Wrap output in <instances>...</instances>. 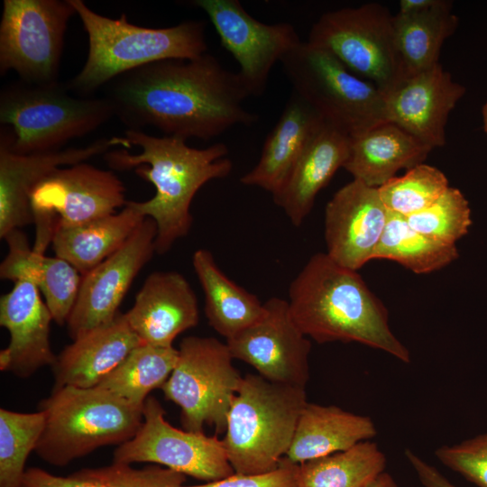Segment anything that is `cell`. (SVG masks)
Instances as JSON below:
<instances>
[{
	"label": "cell",
	"mask_w": 487,
	"mask_h": 487,
	"mask_svg": "<svg viewBox=\"0 0 487 487\" xmlns=\"http://www.w3.org/2000/svg\"><path fill=\"white\" fill-rule=\"evenodd\" d=\"M249 96L238 73L206 52L126 72L108 83L105 97L129 129L150 125L165 136L207 141L258 120L244 106Z\"/></svg>",
	"instance_id": "1"
},
{
	"label": "cell",
	"mask_w": 487,
	"mask_h": 487,
	"mask_svg": "<svg viewBox=\"0 0 487 487\" xmlns=\"http://www.w3.org/2000/svg\"><path fill=\"white\" fill-rule=\"evenodd\" d=\"M116 146H138L140 153L126 150L106 152L104 159L116 170L134 168L135 173L155 188L154 196L143 202L127 200L157 226L155 252L163 254L174 243L186 236L192 225V200L207 182L227 177L232 161L228 148L222 142L204 149L187 145L175 137L152 136L141 130L128 129L122 137L115 136Z\"/></svg>",
	"instance_id": "2"
},
{
	"label": "cell",
	"mask_w": 487,
	"mask_h": 487,
	"mask_svg": "<svg viewBox=\"0 0 487 487\" xmlns=\"http://www.w3.org/2000/svg\"><path fill=\"white\" fill-rule=\"evenodd\" d=\"M289 308L299 330L319 344L356 342L410 363L388 311L357 271L326 253L312 255L289 285Z\"/></svg>",
	"instance_id": "3"
},
{
	"label": "cell",
	"mask_w": 487,
	"mask_h": 487,
	"mask_svg": "<svg viewBox=\"0 0 487 487\" xmlns=\"http://www.w3.org/2000/svg\"><path fill=\"white\" fill-rule=\"evenodd\" d=\"M88 38L87 60L67 83L70 92L89 95L115 78L165 60L195 59L206 53L205 24L188 20L166 28H148L103 16L82 0H69Z\"/></svg>",
	"instance_id": "4"
},
{
	"label": "cell",
	"mask_w": 487,
	"mask_h": 487,
	"mask_svg": "<svg viewBox=\"0 0 487 487\" xmlns=\"http://www.w3.org/2000/svg\"><path fill=\"white\" fill-rule=\"evenodd\" d=\"M143 408L100 386L52 391L39 404L45 426L35 452L46 463L64 466L99 447L120 446L140 429Z\"/></svg>",
	"instance_id": "5"
},
{
	"label": "cell",
	"mask_w": 487,
	"mask_h": 487,
	"mask_svg": "<svg viewBox=\"0 0 487 487\" xmlns=\"http://www.w3.org/2000/svg\"><path fill=\"white\" fill-rule=\"evenodd\" d=\"M307 403L305 388L272 382L259 374L244 376L223 439L234 473L275 470L290 446Z\"/></svg>",
	"instance_id": "6"
},
{
	"label": "cell",
	"mask_w": 487,
	"mask_h": 487,
	"mask_svg": "<svg viewBox=\"0 0 487 487\" xmlns=\"http://www.w3.org/2000/svg\"><path fill=\"white\" fill-rule=\"evenodd\" d=\"M69 92L67 84L58 81L5 87L0 94V122L13 133L1 131L0 140L17 154L60 150L115 115L107 98L76 97Z\"/></svg>",
	"instance_id": "7"
},
{
	"label": "cell",
	"mask_w": 487,
	"mask_h": 487,
	"mask_svg": "<svg viewBox=\"0 0 487 487\" xmlns=\"http://www.w3.org/2000/svg\"><path fill=\"white\" fill-rule=\"evenodd\" d=\"M280 62L293 91L350 138L389 123L384 94L325 49L301 41Z\"/></svg>",
	"instance_id": "8"
},
{
	"label": "cell",
	"mask_w": 487,
	"mask_h": 487,
	"mask_svg": "<svg viewBox=\"0 0 487 487\" xmlns=\"http://www.w3.org/2000/svg\"><path fill=\"white\" fill-rule=\"evenodd\" d=\"M177 363L161 388L179 406L183 429L216 434L226 430L227 417L243 377L225 344L214 337L188 336L179 345Z\"/></svg>",
	"instance_id": "9"
},
{
	"label": "cell",
	"mask_w": 487,
	"mask_h": 487,
	"mask_svg": "<svg viewBox=\"0 0 487 487\" xmlns=\"http://www.w3.org/2000/svg\"><path fill=\"white\" fill-rule=\"evenodd\" d=\"M307 41L332 53L385 96L403 82L394 15L380 4L325 13L313 24Z\"/></svg>",
	"instance_id": "10"
},
{
	"label": "cell",
	"mask_w": 487,
	"mask_h": 487,
	"mask_svg": "<svg viewBox=\"0 0 487 487\" xmlns=\"http://www.w3.org/2000/svg\"><path fill=\"white\" fill-rule=\"evenodd\" d=\"M69 0H5L0 23V74L15 71L23 82H57Z\"/></svg>",
	"instance_id": "11"
},
{
	"label": "cell",
	"mask_w": 487,
	"mask_h": 487,
	"mask_svg": "<svg viewBox=\"0 0 487 487\" xmlns=\"http://www.w3.org/2000/svg\"><path fill=\"white\" fill-rule=\"evenodd\" d=\"M124 186L111 170L81 162L61 167L32 188L30 207L36 227L32 249L44 253L58 226L84 224L124 207Z\"/></svg>",
	"instance_id": "12"
},
{
	"label": "cell",
	"mask_w": 487,
	"mask_h": 487,
	"mask_svg": "<svg viewBox=\"0 0 487 487\" xmlns=\"http://www.w3.org/2000/svg\"><path fill=\"white\" fill-rule=\"evenodd\" d=\"M114 463H154L198 480L212 482L234 474L223 439L179 429L165 419L157 399L144 402L143 422L130 440L114 451Z\"/></svg>",
	"instance_id": "13"
},
{
	"label": "cell",
	"mask_w": 487,
	"mask_h": 487,
	"mask_svg": "<svg viewBox=\"0 0 487 487\" xmlns=\"http://www.w3.org/2000/svg\"><path fill=\"white\" fill-rule=\"evenodd\" d=\"M193 5L207 14L222 46L238 62L237 73L250 96L263 94L273 66L302 41L291 23H262L238 0H196Z\"/></svg>",
	"instance_id": "14"
},
{
	"label": "cell",
	"mask_w": 487,
	"mask_h": 487,
	"mask_svg": "<svg viewBox=\"0 0 487 487\" xmlns=\"http://www.w3.org/2000/svg\"><path fill=\"white\" fill-rule=\"evenodd\" d=\"M156 236L154 220L145 217L116 252L82 275L76 302L67 320L72 340L116 317L133 281L156 253Z\"/></svg>",
	"instance_id": "15"
},
{
	"label": "cell",
	"mask_w": 487,
	"mask_h": 487,
	"mask_svg": "<svg viewBox=\"0 0 487 487\" xmlns=\"http://www.w3.org/2000/svg\"><path fill=\"white\" fill-rule=\"evenodd\" d=\"M264 306L260 320L226 340L230 353L272 382L305 388L310 341L293 321L288 300L274 297Z\"/></svg>",
	"instance_id": "16"
},
{
	"label": "cell",
	"mask_w": 487,
	"mask_h": 487,
	"mask_svg": "<svg viewBox=\"0 0 487 487\" xmlns=\"http://www.w3.org/2000/svg\"><path fill=\"white\" fill-rule=\"evenodd\" d=\"M388 217L378 188L353 179L326 204V253L340 265L358 271L372 259Z\"/></svg>",
	"instance_id": "17"
},
{
	"label": "cell",
	"mask_w": 487,
	"mask_h": 487,
	"mask_svg": "<svg viewBox=\"0 0 487 487\" xmlns=\"http://www.w3.org/2000/svg\"><path fill=\"white\" fill-rule=\"evenodd\" d=\"M114 137L101 138L78 148L17 154L0 140V238L33 223L30 207L32 188L55 170L86 162L110 147Z\"/></svg>",
	"instance_id": "18"
},
{
	"label": "cell",
	"mask_w": 487,
	"mask_h": 487,
	"mask_svg": "<svg viewBox=\"0 0 487 487\" xmlns=\"http://www.w3.org/2000/svg\"><path fill=\"white\" fill-rule=\"evenodd\" d=\"M40 293L32 283L18 280L0 299V325L10 335L8 345L0 352V370L20 378L52 366L57 358L50 342L53 317Z\"/></svg>",
	"instance_id": "19"
},
{
	"label": "cell",
	"mask_w": 487,
	"mask_h": 487,
	"mask_svg": "<svg viewBox=\"0 0 487 487\" xmlns=\"http://www.w3.org/2000/svg\"><path fill=\"white\" fill-rule=\"evenodd\" d=\"M464 92L438 63L404 80L385 96L388 121L432 149L441 147L448 115Z\"/></svg>",
	"instance_id": "20"
},
{
	"label": "cell",
	"mask_w": 487,
	"mask_h": 487,
	"mask_svg": "<svg viewBox=\"0 0 487 487\" xmlns=\"http://www.w3.org/2000/svg\"><path fill=\"white\" fill-rule=\"evenodd\" d=\"M124 316L142 344L163 347L173 346L174 339L199 319L195 291L173 271L151 273Z\"/></svg>",
	"instance_id": "21"
},
{
	"label": "cell",
	"mask_w": 487,
	"mask_h": 487,
	"mask_svg": "<svg viewBox=\"0 0 487 487\" xmlns=\"http://www.w3.org/2000/svg\"><path fill=\"white\" fill-rule=\"evenodd\" d=\"M142 344L124 314L118 313L111 322L77 336L57 355L51 366L52 391L67 386L91 388L99 385Z\"/></svg>",
	"instance_id": "22"
},
{
	"label": "cell",
	"mask_w": 487,
	"mask_h": 487,
	"mask_svg": "<svg viewBox=\"0 0 487 487\" xmlns=\"http://www.w3.org/2000/svg\"><path fill=\"white\" fill-rule=\"evenodd\" d=\"M324 122L292 91L278 122L265 139L258 162L240 179L242 184L259 187L275 196Z\"/></svg>",
	"instance_id": "23"
},
{
	"label": "cell",
	"mask_w": 487,
	"mask_h": 487,
	"mask_svg": "<svg viewBox=\"0 0 487 487\" xmlns=\"http://www.w3.org/2000/svg\"><path fill=\"white\" fill-rule=\"evenodd\" d=\"M351 138L324 122L311 139L282 188L273 196L291 224L299 226L310 213L319 191L349 156Z\"/></svg>",
	"instance_id": "24"
},
{
	"label": "cell",
	"mask_w": 487,
	"mask_h": 487,
	"mask_svg": "<svg viewBox=\"0 0 487 487\" xmlns=\"http://www.w3.org/2000/svg\"><path fill=\"white\" fill-rule=\"evenodd\" d=\"M4 239L8 253L0 264V278L35 285L43 295L54 322L59 326L67 324L82 275L65 260L48 257L30 248L27 236L20 229L10 232Z\"/></svg>",
	"instance_id": "25"
},
{
	"label": "cell",
	"mask_w": 487,
	"mask_h": 487,
	"mask_svg": "<svg viewBox=\"0 0 487 487\" xmlns=\"http://www.w3.org/2000/svg\"><path fill=\"white\" fill-rule=\"evenodd\" d=\"M377 428L370 417L335 405L307 403L299 418L290 446L284 456L294 464L347 450L371 440Z\"/></svg>",
	"instance_id": "26"
},
{
	"label": "cell",
	"mask_w": 487,
	"mask_h": 487,
	"mask_svg": "<svg viewBox=\"0 0 487 487\" xmlns=\"http://www.w3.org/2000/svg\"><path fill=\"white\" fill-rule=\"evenodd\" d=\"M433 149L392 123H384L351 138L344 165L354 179L379 188L400 169L423 163Z\"/></svg>",
	"instance_id": "27"
},
{
	"label": "cell",
	"mask_w": 487,
	"mask_h": 487,
	"mask_svg": "<svg viewBox=\"0 0 487 487\" xmlns=\"http://www.w3.org/2000/svg\"><path fill=\"white\" fill-rule=\"evenodd\" d=\"M144 219L126 202L118 213L58 226L51 240L53 252L84 275L116 252Z\"/></svg>",
	"instance_id": "28"
},
{
	"label": "cell",
	"mask_w": 487,
	"mask_h": 487,
	"mask_svg": "<svg viewBox=\"0 0 487 487\" xmlns=\"http://www.w3.org/2000/svg\"><path fill=\"white\" fill-rule=\"evenodd\" d=\"M192 265L205 297L209 326L230 339L260 320L265 313L258 297L230 280L207 249H198Z\"/></svg>",
	"instance_id": "29"
},
{
	"label": "cell",
	"mask_w": 487,
	"mask_h": 487,
	"mask_svg": "<svg viewBox=\"0 0 487 487\" xmlns=\"http://www.w3.org/2000/svg\"><path fill=\"white\" fill-rule=\"evenodd\" d=\"M452 2L437 0L418 13L394 15V33L403 81L439 63L444 41L455 31L458 18Z\"/></svg>",
	"instance_id": "30"
},
{
	"label": "cell",
	"mask_w": 487,
	"mask_h": 487,
	"mask_svg": "<svg viewBox=\"0 0 487 487\" xmlns=\"http://www.w3.org/2000/svg\"><path fill=\"white\" fill-rule=\"evenodd\" d=\"M186 475L157 465L135 469L114 463L97 468H84L67 476L43 469H26L23 487H181Z\"/></svg>",
	"instance_id": "31"
},
{
	"label": "cell",
	"mask_w": 487,
	"mask_h": 487,
	"mask_svg": "<svg viewBox=\"0 0 487 487\" xmlns=\"http://www.w3.org/2000/svg\"><path fill=\"white\" fill-rule=\"evenodd\" d=\"M386 457L366 440L353 447L299 464V487H365L384 472Z\"/></svg>",
	"instance_id": "32"
},
{
	"label": "cell",
	"mask_w": 487,
	"mask_h": 487,
	"mask_svg": "<svg viewBox=\"0 0 487 487\" xmlns=\"http://www.w3.org/2000/svg\"><path fill=\"white\" fill-rule=\"evenodd\" d=\"M179 350L142 344L111 372L99 385L126 400L144 406L150 392L161 388L173 371Z\"/></svg>",
	"instance_id": "33"
},
{
	"label": "cell",
	"mask_w": 487,
	"mask_h": 487,
	"mask_svg": "<svg viewBox=\"0 0 487 487\" xmlns=\"http://www.w3.org/2000/svg\"><path fill=\"white\" fill-rule=\"evenodd\" d=\"M458 257L455 245L446 244L413 229L405 216L389 217L372 259L392 260L423 274L444 268Z\"/></svg>",
	"instance_id": "34"
},
{
	"label": "cell",
	"mask_w": 487,
	"mask_h": 487,
	"mask_svg": "<svg viewBox=\"0 0 487 487\" xmlns=\"http://www.w3.org/2000/svg\"><path fill=\"white\" fill-rule=\"evenodd\" d=\"M45 414L0 409V487H23L25 463L36 448Z\"/></svg>",
	"instance_id": "35"
},
{
	"label": "cell",
	"mask_w": 487,
	"mask_h": 487,
	"mask_svg": "<svg viewBox=\"0 0 487 487\" xmlns=\"http://www.w3.org/2000/svg\"><path fill=\"white\" fill-rule=\"evenodd\" d=\"M448 187V180L440 170L420 163L403 176L388 180L378 190L389 212L407 217L427 207Z\"/></svg>",
	"instance_id": "36"
},
{
	"label": "cell",
	"mask_w": 487,
	"mask_h": 487,
	"mask_svg": "<svg viewBox=\"0 0 487 487\" xmlns=\"http://www.w3.org/2000/svg\"><path fill=\"white\" fill-rule=\"evenodd\" d=\"M406 218L416 231L451 245H455L472 225L468 201L459 189L451 187L427 207Z\"/></svg>",
	"instance_id": "37"
},
{
	"label": "cell",
	"mask_w": 487,
	"mask_h": 487,
	"mask_svg": "<svg viewBox=\"0 0 487 487\" xmlns=\"http://www.w3.org/2000/svg\"><path fill=\"white\" fill-rule=\"evenodd\" d=\"M445 466L478 487H487V432L435 451Z\"/></svg>",
	"instance_id": "38"
},
{
	"label": "cell",
	"mask_w": 487,
	"mask_h": 487,
	"mask_svg": "<svg viewBox=\"0 0 487 487\" xmlns=\"http://www.w3.org/2000/svg\"><path fill=\"white\" fill-rule=\"evenodd\" d=\"M299 464L283 457L273 471L261 474L234 473L203 484L181 487H299Z\"/></svg>",
	"instance_id": "39"
},
{
	"label": "cell",
	"mask_w": 487,
	"mask_h": 487,
	"mask_svg": "<svg viewBox=\"0 0 487 487\" xmlns=\"http://www.w3.org/2000/svg\"><path fill=\"white\" fill-rule=\"evenodd\" d=\"M405 456L424 487H456L435 466L424 461L412 450L407 449Z\"/></svg>",
	"instance_id": "40"
},
{
	"label": "cell",
	"mask_w": 487,
	"mask_h": 487,
	"mask_svg": "<svg viewBox=\"0 0 487 487\" xmlns=\"http://www.w3.org/2000/svg\"><path fill=\"white\" fill-rule=\"evenodd\" d=\"M437 0H401L399 13H418L433 6Z\"/></svg>",
	"instance_id": "41"
},
{
	"label": "cell",
	"mask_w": 487,
	"mask_h": 487,
	"mask_svg": "<svg viewBox=\"0 0 487 487\" xmlns=\"http://www.w3.org/2000/svg\"><path fill=\"white\" fill-rule=\"evenodd\" d=\"M365 487H398V484L390 473L383 472L371 481Z\"/></svg>",
	"instance_id": "42"
},
{
	"label": "cell",
	"mask_w": 487,
	"mask_h": 487,
	"mask_svg": "<svg viewBox=\"0 0 487 487\" xmlns=\"http://www.w3.org/2000/svg\"><path fill=\"white\" fill-rule=\"evenodd\" d=\"M483 128L487 133V102L482 107Z\"/></svg>",
	"instance_id": "43"
}]
</instances>
